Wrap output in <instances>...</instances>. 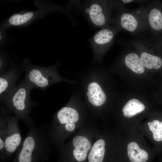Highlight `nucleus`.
<instances>
[{
	"label": "nucleus",
	"instance_id": "nucleus-1",
	"mask_svg": "<svg viewBox=\"0 0 162 162\" xmlns=\"http://www.w3.org/2000/svg\"><path fill=\"white\" fill-rule=\"evenodd\" d=\"M50 140L47 132L34 123L29 127L13 162H44L48 158Z\"/></svg>",
	"mask_w": 162,
	"mask_h": 162
},
{
	"label": "nucleus",
	"instance_id": "nucleus-2",
	"mask_svg": "<svg viewBox=\"0 0 162 162\" xmlns=\"http://www.w3.org/2000/svg\"><path fill=\"white\" fill-rule=\"evenodd\" d=\"M32 89L25 81L22 82L16 86L3 106L9 113H14L28 128L34 123L30 114L36 105L30 98V92Z\"/></svg>",
	"mask_w": 162,
	"mask_h": 162
},
{
	"label": "nucleus",
	"instance_id": "nucleus-3",
	"mask_svg": "<svg viewBox=\"0 0 162 162\" xmlns=\"http://www.w3.org/2000/svg\"><path fill=\"white\" fill-rule=\"evenodd\" d=\"M26 75L25 81L32 88L45 89L57 79V77L50 67H39L30 64L25 60Z\"/></svg>",
	"mask_w": 162,
	"mask_h": 162
},
{
	"label": "nucleus",
	"instance_id": "nucleus-4",
	"mask_svg": "<svg viewBox=\"0 0 162 162\" xmlns=\"http://www.w3.org/2000/svg\"><path fill=\"white\" fill-rule=\"evenodd\" d=\"M107 4L103 0H88L84 4L83 12L93 26L102 28L107 26L110 14Z\"/></svg>",
	"mask_w": 162,
	"mask_h": 162
},
{
	"label": "nucleus",
	"instance_id": "nucleus-5",
	"mask_svg": "<svg viewBox=\"0 0 162 162\" xmlns=\"http://www.w3.org/2000/svg\"><path fill=\"white\" fill-rule=\"evenodd\" d=\"M8 113L7 117V133L5 143L4 162L9 160L20 146L22 139L19 126V119Z\"/></svg>",
	"mask_w": 162,
	"mask_h": 162
},
{
	"label": "nucleus",
	"instance_id": "nucleus-6",
	"mask_svg": "<svg viewBox=\"0 0 162 162\" xmlns=\"http://www.w3.org/2000/svg\"><path fill=\"white\" fill-rule=\"evenodd\" d=\"M115 35L114 30L106 26L102 28L91 38L92 46L97 56L100 55L109 47Z\"/></svg>",
	"mask_w": 162,
	"mask_h": 162
},
{
	"label": "nucleus",
	"instance_id": "nucleus-7",
	"mask_svg": "<svg viewBox=\"0 0 162 162\" xmlns=\"http://www.w3.org/2000/svg\"><path fill=\"white\" fill-rule=\"evenodd\" d=\"M56 118L58 124L54 125L49 130L63 125L64 130L70 132L75 129L74 123L78 120L79 116L77 111L74 109L69 107H64L58 111Z\"/></svg>",
	"mask_w": 162,
	"mask_h": 162
},
{
	"label": "nucleus",
	"instance_id": "nucleus-8",
	"mask_svg": "<svg viewBox=\"0 0 162 162\" xmlns=\"http://www.w3.org/2000/svg\"><path fill=\"white\" fill-rule=\"evenodd\" d=\"M19 74L17 70H12L0 75V97L2 104L5 103L16 87Z\"/></svg>",
	"mask_w": 162,
	"mask_h": 162
},
{
	"label": "nucleus",
	"instance_id": "nucleus-9",
	"mask_svg": "<svg viewBox=\"0 0 162 162\" xmlns=\"http://www.w3.org/2000/svg\"><path fill=\"white\" fill-rule=\"evenodd\" d=\"M73 144L75 148L73 151V155L75 158L79 161L84 160L91 148L90 141L83 136H78L74 138Z\"/></svg>",
	"mask_w": 162,
	"mask_h": 162
},
{
	"label": "nucleus",
	"instance_id": "nucleus-10",
	"mask_svg": "<svg viewBox=\"0 0 162 162\" xmlns=\"http://www.w3.org/2000/svg\"><path fill=\"white\" fill-rule=\"evenodd\" d=\"M87 95L89 102L92 105L99 106L103 105L106 100V95L97 83H90L88 87Z\"/></svg>",
	"mask_w": 162,
	"mask_h": 162
},
{
	"label": "nucleus",
	"instance_id": "nucleus-11",
	"mask_svg": "<svg viewBox=\"0 0 162 162\" xmlns=\"http://www.w3.org/2000/svg\"><path fill=\"white\" fill-rule=\"evenodd\" d=\"M39 11H29L14 14L8 19V25L15 26L27 25L40 16L41 13Z\"/></svg>",
	"mask_w": 162,
	"mask_h": 162
},
{
	"label": "nucleus",
	"instance_id": "nucleus-12",
	"mask_svg": "<svg viewBox=\"0 0 162 162\" xmlns=\"http://www.w3.org/2000/svg\"><path fill=\"white\" fill-rule=\"evenodd\" d=\"M9 113L2 107L0 117V159L4 162L5 154V143L7 133V117Z\"/></svg>",
	"mask_w": 162,
	"mask_h": 162
},
{
	"label": "nucleus",
	"instance_id": "nucleus-13",
	"mask_svg": "<svg viewBox=\"0 0 162 162\" xmlns=\"http://www.w3.org/2000/svg\"><path fill=\"white\" fill-rule=\"evenodd\" d=\"M127 154L131 162H146L148 155L145 151L141 149L136 142H132L127 146Z\"/></svg>",
	"mask_w": 162,
	"mask_h": 162
},
{
	"label": "nucleus",
	"instance_id": "nucleus-14",
	"mask_svg": "<svg viewBox=\"0 0 162 162\" xmlns=\"http://www.w3.org/2000/svg\"><path fill=\"white\" fill-rule=\"evenodd\" d=\"M105 142L102 139L96 141L92 146L88 156V162H102L105 153Z\"/></svg>",
	"mask_w": 162,
	"mask_h": 162
},
{
	"label": "nucleus",
	"instance_id": "nucleus-15",
	"mask_svg": "<svg viewBox=\"0 0 162 162\" xmlns=\"http://www.w3.org/2000/svg\"><path fill=\"white\" fill-rule=\"evenodd\" d=\"M144 104L135 98L129 100L124 106L122 109L124 116L130 118L140 113L145 109Z\"/></svg>",
	"mask_w": 162,
	"mask_h": 162
},
{
	"label": "nucleus",
	"instance_id": "nucleus-16",
	"mask_svg": "<svg viewBox=\"0 0 162 162\" xmlns=\"http://www.w3.org/2000/svg\"><path fill=\"white\" fill-rule=\"evenodd\" d=\"M142 64L147 69H159L162 64V59L159 57L153 55L147 52H142L139 57Z\"/></svg>",
	"mask_w": 162,
	"mask_h": 162
},
{
	"label": "nucleus",
	"instance_id": "nucleus-17",
	"mask_svg": "<svg viewBox=\"0 0 162 162\" xmlns=\"http://www.w3.org/2000/svg\"><path fill=\"white\" fill-rule=\"evenodd\" d=\"M126 65L136 73L141 74L144 72L145 67L142 64L138 56L134 53H129L124 59Z\"/></svg>",
	"mask_w": 162,
	"mask_h": 162
},
{
	"label": "nucleus",
	"instance_id": "nucleus-18",
	"mask_svg": "<svg viewBox=\"0 0 162 162\" xmlns=\"http://www.w3.org/2000/svg\"><path fill=\"white\" fill-rule=\"evenodd\" d=\"M120 23L122 28L130 32H134L138 26L136 17L132 14L128 13H124L121 15Z\"/></svg>",
	"mask_w": 162,
	"mask_h": 162
},
{
	"label": "nucleus",
	"instance_id": "nucleus-19",
	"mask_svg": "<svg viewBox=\"0 0 162 162\" xmlns=\"http://www.w3.org/2000/svg\"><path fill=\"white\" fill-rule=\"evenodd\" d=\"M148 19L150 26L154 30L159 31L162 29V14L159 10L151 9L148 13Z\"/></svg>",
	"mask_w": 162,
	"mask_h": 162
},
{
	"label": "nucleus",
	"instance_id": "nucleus-20",
	"mask_svg": "<svg viewBox=\"0 0 162 162\" xmlns=\"http://www.w3.org/2000/svg\"><path fill=\"white\" fill-rule=\"evenodd\" d=\"M149 129L153 133L154 140L157 141H162V122L154 120L148 125Z\"/></svg>",
	"mask_w": 162,
	"mask_h": 162
},
{
	"label": "nucleus",
	"instance_id": "nucleus-21",
	"mask_svg": "<svg viewBox=\"0 0 162 162\" xmlns=\"http://www.w3.org/2000/svg\"><path fill=\"white\" fill-rule=\"evenodd\" d=\"M133 1L132 0H122V2L124 3L125 4H127L128 3H130L131 2H132Z\"/></svg>",
	"mask_w": 162,
	"mask_h": 162
},
{
	"label": "nucleus",
	"instance_id": "nucleus-22",
	"mask_svg": "<svg viewBox=\"0 0 162 162\" xmlns=\"http://www.w3.org/2000/svg\"><path fill=\"white\" fill-rule=\"evenodd\" d=\"M150 122L148 123V125H149L150 124Z\"/></svg>",
	"mask_w": 162,
	"mask_h": 162
}]
</instances>
